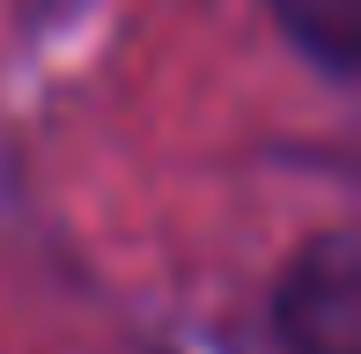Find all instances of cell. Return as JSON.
I'll list each match as a JSON object with an SVG mask.
<instances>
[{
  "instance_id": "6da1fadb",
  "label": "cell",
  "mask_w": 361,
  "mask_h": 354,
  "mask_svg": "<svg viewBox=\"0 0 361 354\" xmlns=\"http://www.w3.org/2000/svg\"><path fill=\"white\" fill-rule=\"evenodd\" d=\"M281 354H361V236L324 229L295 251L273 288Z\"/></svg>"
},
{
  "instance_id": "7a4b0ae2",
  "label": "cell",
  "mask_w": 361,
  "mask_h": 354,
  "mask_svg": "<svg viewBox=\"0 0 361 354\" xmlns=\"http://www.w3.org/2000/svg\"><path fill=\"white\" fill-rule=\"evenodd\" d=\"M288 44L332 82L361 74V0H273Z\"/></svg>"
}]
</instances>
